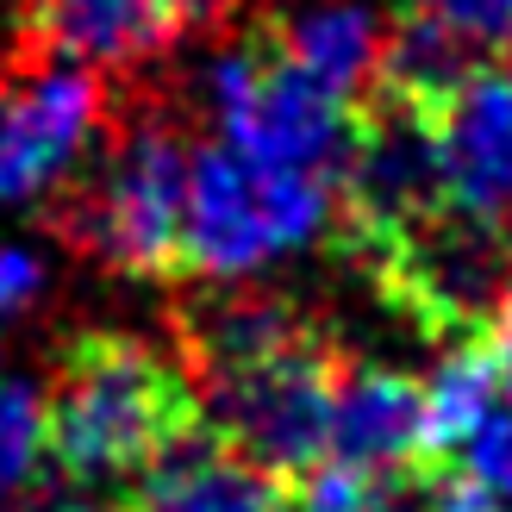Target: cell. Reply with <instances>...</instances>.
I'll return each instance as SVG.
<instances>
[{
    "mask_svg": "<svg viewBox=\"0 0 512 512\" xmlns=\"http://www.w3.org/2000/svg\"><path fill=\"white\" fill-rule=\"evenodd\" d=\"M494 244H500V281H506V300H512V213L494 225Z\"/></svg>",
    "mask_w": 512,
    "mask_h": 512,
    "instance_id": "44dd1931",
    "label": "cell"
},
{
    "mask_svg": "<svg viewBox=\"0 0 512 512\" xmlns=\"http://www.w3.org/2000/svg\"><path fill=\"white\" fill-rule=\"evenodd\" d=\"M32 38L88 69H132L182 38L175 0H32Z\"/></svg>",
    "mask_w": 512,
    "mask_h": 512,
    "instance_id": "8fae6325",
    "label": "cell"
},
{
    "mask_svg": "<svg viewBox=\"0 0 512 512\" xmlns=\"http://www.w3.org/2000/svg\"><path fill=\"white\" fill-rule=\"evenodd\" d=\"M413 512H506L500 500H488L475 488V481H444V488H431Z\"/></svg>",
    "mask_w": 512,
    "mask_h": 512,
    "instance_id": "d6986e66",
    "label": "cell"
},
{
    "mask_svg": "<svg viewBox=\"0 0 512 512\" xmlns=\"http://www.w3.org/2000/svg\"><path fill=\"white\" fill-rule=\"evenodd\" d=\"M406 13H419L431 32H444L469 63L512 57V0H413Z\"/></svg>",
    "mask_w": 512,
    "mask_h": 512,
    "instance_id": "9a60e30c",
    "label": "cell"
},
{
    "mask_svg": "<svg viewBox=\"0 0 512 512\" xmlns=\"http://www.w3.org/2000/svg\"><path fill=\"white\" fill-rule=\"evenodd\" d=\"M188 363L207 375H225V369H244L256 356H275L300 338H313L306 319L294 313L288 300H263V294H225V300H207L188 313Z\"/></svg>",
    "mask_w": 512,
    "mask_h": 512,
    "instance_id": "4fadbf2b",
    "label": "cell"
},
{
    "mask_svg": "<svg viewBox=\"0 0 512 512\" xmlns=\"http://www.w3.org/2000/svg\"><path fill=\"white\" fill-rule=\"evenodd\" d=\"M488 356H494V375H500V388L512 394V300H500L494 306V325H488Z\"/></svg>",
    "mask_w": 512,
    "mask_h": 512,
    "instance_id": "ffe728a7",
    "label": "cell"
},
{
    "mask_svg": "<svg viewBox=\"0 0 512 512\" xmlns=\"http://www.w3.org/2000/svg\"><path fill=\"white\" fill-rule=\"evenodd\" d=\"M44 463V406L38 388L25 381H0V500L32 488Z\"/></svg>",
    "mask_w": 512,
    "mask_h": 512,
    "instance_id": "2e32d148",
    "label": "cell"
},
{
    "mask_svg": "<svg viewBox=\"0 0 512 512\" xmlns=\"http://www.w3.org/2000/svg\"><path fill=\"white\" fill-rule=\"evenodd\" d=\"M69 512H119V506H69Z\"/></svg>",
    "mask_w": 512,
    "mask_h": 512,
    "instance_id": "7402d4cb",
    "label": "cell"
},
{
    "mask_svg": "<svg viewBox=\"0 0 512 512\" xmlns=\"http://www.w3.org/2000/svg\"><path fill=\"white\" fill-rule=\"evenodd\" d=\"M500 400V375L488 344H456L438 375L425 381V425H431V456H450L469 438V425Z\"/></svg>",
    "mask_w": 512,
    "mask_h": 512,
    "instance_id": "5bb4252c",
    "label": "cell"
},
{
    "mask_svg": "<svg viewBox=\"0 0 512 512\" xmlns=\"http://www.w3.org/2000/svg\"><path fill=\"white\" fill-rule=\"evenodd\" d=\"M100 107V75L63 50H38V63L13 69L0 82V207L63 188L100 132Z\"/></svg>",
    "mask_w": 512,
    "mask_h": 512,
    "instance_id": "52a82bcc",
    "label": "cell"
},
{
    "mask_svg": "<svg viewBox=\"0 0 512 512\" xmlns=\"http://www.w3.org/2000/svg\"><path fill=\"white\" fill-rule=\"evenodd\" d=\"M331 219H338V175L269 169L225 144H200L188 157L182 269L244 281L275 256L313 244Z\"/></svg>",
    "mask_w": 512,
    "mask_h": 512,
    "instance_id": "3957f363",
    "label": "cell"
},
{
    "mask_svg": "<svg viewBox=\"0 0 512 512\" xmlns=\"http://www.w3.org/2000/svg\"><path fill=\"white\" fill-rule=\"evenodd\" d=\"M207 119L219 125V144L250 163L338 175L356 107L306 82L294 63L275 57L263 32H250L207 63Z\"/></svg>",
    "mask_w": 512,
    "mask_h": 512,
    "instance_id": "277c9868",
    "label": "cell"
},
{
    "mask_svg": "<svg viewBox=\"0 0 512 512\" xmlns=\"http://www.w3.org/2000/svg\"><path fill=\"white\" fill-rule=\"evenodd\" d=\"M444 200L475 225L512 213V57H488L425 113Z\"/></svg>",
    "mask_w": 512,
    "mask_h": 512,
    "instance_id": "ba28073f",
    "label": "cell"
},
{
    "mask_svg": "<svg viewBox=\"0 0 512 512\" xmlns=\"http://www.w3.org/2000/svg\"><path fill=\"white\" fill-rule=\"evenodd\" d=\"M425 456H431L425 381L388 363H350L331 375L325 463L363 475H413V463H425Z\"/></svg>",
    "mask_w": 512,
    "mask_h": 512,
    "instance_id": "9c48e42d",
    "label": "cell"
},
{
    "mask_svg": "<svg viewBox=\"0 0 512 512\" xmlns=\"http://www.w3.org/2000/svg\"><path fill=\"white\" fill-rule=\"evenodd\" d=\"M38 294H44V263L19 244H0V325L19 319Z\"/></svg>",
    "mask_w": 512,
    "mask_h": 512,
    "instance_id": "ac0fdd59",
    "label": "cell"
},
{
    "mask_svg": "<svg viewBox=\"0 0 512 512\" xmlns=\"http://www.w3.org/2000/svg\"><path fill=\"white\" fill-rule=\"evenodd\" d=\"M194 144L163 107L125 113L82 188L57 207V232L119 275H182V200Z\"/></svg>",
    "mask_w": 512,
    "mask_h": 512,
    "instance_id": "7a4b0ae2",
    "label": "cell"
},
{
    "mask_svg": "<svg viewBox=\"0 0 512 512\" xmlns=\"http://www.w3.org/2000/svg\"><path fill=\"white\" fill-rule=\"evenodd\" d=\"M132 500L138 512H300L294 481L263 475L207 431L188 438L175 456H163Z\"/></svg>",
    "mask_w": 512,
    "mask_h": 512,
    "instance_id": "7c38bea8",
    "label": "cell"
},
{
    "mask_svg": "<svg viewBox=\"0 0 512 512\" xmlns=\"http://www.w3.org/2000/svg\"><path fill=\"white\" fill-rule=\"evenodd\" d=\"M331 375H338V363L319 350V338L207 375V394H200L207 438H219L232 456H244L275 481H300L306 469L325 463Z\"/></svg>",
    "mask_w": 512,
    "mask_h": 512,
    "instance_id": "5b68a950",
    "label": "cell"
},
{
    "mask_svg": "<svg viewBox=\"0 0 512 512\" xmlns=\"http://www.w3.org/2000/svg\"><path fill=\"white\" fill-rule=\"evenodd\" d=\"M463 463V481H475L488 500H500L512 512V394L500 388V400L469 425V438L450 450Z\"/></svg>",
    "mask_w": 512,
    "mask_h": 512,
    "instance_id": "e0dca14e",
    "label": "cell"
},
{
    "mask_svg": "<svg viewBox=\"0 0 512 512\" xmlns=\"http://www.w3.org/2000/svg\"><path fill=\"white\" fill-rule=\"evenodd\" d=\"M444 213L456 207L444 200V169H438V144H431L425 113L400 107L388 94L356 107L350 150L338 169V219L350 244L369 256V269Z\"/></svg>",
    "mask_w": 512,
    "mask_h": 512,
    "instance_id": "8992f818",
    "label": "cell"
},
{
    "mask_svg": "<svg viewBox=\"0 0 512 512\" xmlns=\"http://www.w3.org/2000/svg\"><path fill=\"white\" fill-rule=\"evenodd\" d=\"M38 406L44 456L75 494H138L163 456L207 431L194 375L125 331L69 338Z\"/></svg>",
    "mask_w": 512,
    "mask_h": 512,
    "instance_id": "6da1fadb",
    "label": "cell"
},
{
    "mask_svg": "<svg viewBox=\"0 0 512 512\" xmlns=\"http://www.w3.org/2000/svg\"><path fill=\"white\" fill-rule=\"evenodd\" d=\"M256 32L269 38L281 63H294L325 94L350 100V107L375 94L381 50H388V13L375 0H281Z\"/></svg>",
    "mask_w": 512,
    "mask_h": 512,
    "instance_id": "30bf717a",
    "label": "cell"
}]
</instances>
